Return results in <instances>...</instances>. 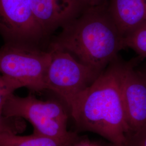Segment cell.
<instances>
[{
    "label": "cell",
    "instance_id": "obj_10",
    "mask_svg": "<svg viewBox=\"0 0 146 146\" xmlns=\"http://www.w3.org/2000/svg\"><path fill=\"white\" fill-rule=\"evenodd\" d=\"M76 144L36 133L28 136L17 135L12 133H0V146H74Z\"/></svg>",
    "mask_w": 146,
    "mask_h": 146
},
{
    "label": "cell",
    "instance_id": "obj_4",
    "mask_svg": "<svg viewBox=\"0 0 146 146\" xmlns=\"http://www.w3.org/2000/svg\"><path fill=\"white\" fill-rule=\"evenodd\" d=\"M8 117L25 119L34 128V133L60 141L76 143V136L67 129L68 115L62 104L56 101H42L32 95L7 96L2 110Z\"/></svg>",
    "mask_w": 146,
    "mask_h": 146
},
{
    "label": "cell",
    "instance_id": "obj_3",
    "mask_svg": "<svg viewBox=\"0 0 146 146\" xmlns=\"http://www.w3.org/2000/svg\"><path fill=\"white\" fill-rule=\"evenodd\" d=\"M51 52L25 44L5 43L0 48V88L7 95L21 87L47 89L46 77Z\"/></svg>",
    "mask_w": 146,
    "mask_h": 146
},
{
    "label": "cell",
    "instance_id": "obj_7",
    "mask_svg": "<svg viewBox=\"0 0 146 146\" xmlns=\"http://www.w3.org/2000/svg\"><path fill=\"white\" fill-rule=\"evenodd\" d=\"M137 61L124 62L121 75L122 99L132 133L146 126V79L136 69Z\"/></svg>",
    "mask_w": 146,
    "mask_h": 146
},
{
    "label": "cell",
    "instance_id": "obj_11",
    "mask_svg": "<svg viewBox=\"0 0 146 146\" xmlns=\"http://www.w3.org/2000/svg\"><path fill=\"white\" fill-rule=\"evenodd\" d=\"M124 44L141 59H146V20L125 36Z\"/></svg>",
    "mask_w": 146,
    "mask_h": 146
},
{
    "label": "cell",
    "instance_id": "obj_5",
    "mask_svg": "<svg viewBox=\"0 0 146 146\" xmlns=\"http://www.w3.org/2000/svg\"><path fill=\"white\" fill-rule=\"evenodd\" d=\"M49 50L52 55L46 77L47 89L57 94L69 108L101 73L80 62L69 52Z\"/></svg>",
    "mask_w": 146,
    "mask_h": 146
},
{
    "label": "cell",
    "instance_id": "obj_13",
    "mask_svg": "<svg viewBox=\"0 0 146 146\" xmlns=\"http://www.w3.org/2000/svg\"><path fill=\"white\" fill-rule=\"evenodd\" d=\"M125 146H146V126L133 133Z\"/></svg>",
    "mask_w": 146,
    "mask_h": 146
},
{
    "label": "cell",
    "instance_id": "obj_17",
    "mask_svg": "<svg viewBox=\"0 0 146 146\" xmlns=\"http://www.w3.org/2000/svg\"><path fill=\"white\" fill-rule=\"evenodd\" d=\"M74 146H92L89 145H87V144H81V145H77L76 144Z\"/></svg>",
    "mask_w": 146,
    "mask_h": 146
},
{
    "label": "cell",
    "instance_id": "obj_14",
    "mask_svg": "<svg viewBox=\"0 0 146 146\" xmlns=\"http://www.w3.org/2000/svg\"><path fill=\"white\" fill-rule=\"evenodd\" d=\"M107 0H80L84 8L95 7L104 3Z\"/></svg>",
    "mask_w": 146,
    "mask_h": 146
},
{
    "label": "cell",
    "instance_id": "obj_8",
    "mask_svg": "<svg viewBox=\"0 0 146 146\" xmlns=\"http://www.w3.org/2000/svg\"><path fill=\"white\" fill-rule=\"evenodd\" d=\"M37 22L47 36L65 26L84 9L80 0H29Z\"/></svg>",
    "mask_w": 146,
    "mask_h": 146
},
{
    "label": "cell",
    "instance_id": "obj_2",
    "mask_svg": "<svg viewBox=\"0 0 146 146\" xmlns=\"http://www.w3.org/2000/svg\"><path fill=\"white\" fill-rule=\"evenodd\" d=\"M49 50L71 54L78 61L101 73L125 48L121 34L108 9V0L86 8L63 27Z\"/></svg>",
    "mask_w": 146,
    "mask_h": 146
},
{
    "label": "cell",
    "instance_id": "obj_12",
    "mask_svg": "<svg viewBox=\"0 0 146 146\" xmlns=\"http://www.w3.org/2000/svg\"><path fill=\"white\" fill-rule=\"evenodd\" d=\"M18 118L8 117L2 114L0 111V133H12L16 134L20 129L19 123L15 120Z\"/></svg>",
    "mask_w": 146,
    "mask_h": 146
},
{
    "label": "cell",
    "instance_id": "obj_9",
    "mask_svg": "<svg viewBox=\"0 0 146 146\" xmlns=\"http://www.w3.org/2000/svg\"><path fill=\"white\" fill-rule=\"evenodd\" d=\"M108 9L124 37L146 20V0H108Z\"/></svg>",
    "mask_w": 146,
    "mask_h": 146
},
{
    "label": "cell",
    "instance_id": "obj_15",
    "mask_svg": "<svg viewBox=\"0 0 146 146\" xmlns=\"http://www.w3.org/2000/svg\"><path fill=\"white\" fill-rule=\"evenodd\" d=\"M137 63L136 64V69L146 79V62L141 64L139 66H137Z\"/></svg>",
    "mask_w": 146,
    "mask_h": 146
},
{
    "label": "cell",
    "instance_id": "obj_1",
    "mask_svg": "<svg viewBox=\"0 0 146 146\" xmlns=\"http://www.w3.org/2000/svg\"><path fill=\"white\" fill-rule=\"evenodd\" d=\"M123 62L119 58L110 63L69 107L80 130L100 135L114 146H125L132 134L121 91Z\"/></svg>",
    "mask_w": 146,
    "mask_h": 146
},
{
    "label": "cell",
    "instance_id": "obj_6",
    "mask_svg": "<svg viewBox=\"0 0 146 146\" xmlns=\"http://www.w3.org/2000/svg\"><path fill=\"white\" fill-rule=\"evenodd\" d=\"M0 35L5 43L35 46L46 36L29 0H0Z\"/></svg>",
    "mask_w": 146,
    "mask_h": 146
},
{
    "label": "cell",
    "instance_id": "obj_16",
    "mask_svg": "<svg viewBox=\"0 0 146 146\" xmlns=\"http://www.w3.org/2000/svg\"><path fill=\"white\" fill-rule=\"evenodd\" d=\"M8 95L5 94V93L0 88V111H2L3 105L5 104V100L7 99Z\"/></svg>",
    "mask_w": 146,
    "mask_h": 146
}]
</instances>
